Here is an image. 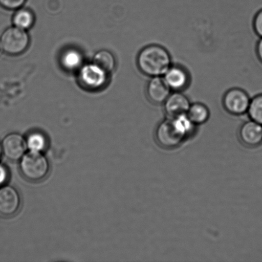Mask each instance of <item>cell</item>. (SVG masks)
Masks as SVG:
<instances>
[{"label": "cell", "mask_w": 262, "mask_h": 262, "mask_svg": "<svg viewBox=\"0 0 262 262\" xmlns=\"http://www.w3.org/2000/svg\"><path fill=\"white\" fill-rule=\"evenodd\" d=\"M139 70L144 75L163 77L173 63L170 53L161 45L152 43L141 49L136 59Z\"/></svg>", "instance_id": "obj_1"}, {"label": "cell", "mask_w": 262, "mask_h": 262, "mask_svg": "<svg viewBox=\"0 0 262 262\" xmlns=\"http://www.w3.org/2000/svg\"><path fill=\"white\" fill-rule=\"evenodd\" d=\"M20 169L23 176L28 181L38 182L47 177L50 171V164L42 154L30 151L21 158Z\"/></svg>", "instance_id": "obj_2"}, {"label": "cell", "mask_w": 262, "mask_h": 262, "mask_svg": "<svg viewBox=\"0 0 262 262\" xmlns=\"http://www.w3.org/2000/svg\"><path fill=\"white\" fill-rule=\"evenodd\" d=\"M29 45L30 37L27 31L15 26L5 30L0 37L2 50L8 55H21Z\"/></svg>", "instance_id": "obj_3"}, {"label": "cell", "mask_w": 262, "mask_h": 262, "mask_svg": "<svg viewBox=\"0 0 262 262\" xmlns=\"http://www.w3.org/2000/svg\"><path fill=\"white\" fill-rule=\"evenodd\" d=\"M108 75V73L93 62L85 64L79 69L78 83L86 91H99L106 86Z\"/></svg>", "instance_id": "obj_4"}, {"label": "cell", "mask_w": 262, "mask_h": 262, "mask_svg": "<svg viewBox=\"0 0 262 262\" xmlns=\"http://www.w3.org/2000/svg\"><path fill=\"white\" fill-rule=\"evenodd\" d=\"M155 138L159 145L166 149L177 147L187 138L174 120L169 118L159 123L156 129Z\"/></svg>", "instance_id": "obj_5"}, {"label": "cell", "mask_w": 262, "mask_h": 262, "mask_svg": "<svg viewBox=\"0 0 262 262\" xmlns=\"http://www.w3.org/2000/svg\"><path fill=\"white\" fill-rule=\"evenodd\" d=\"M251 98L243 89L232 88L228 90L223 97V106L228 114L234 116L247 114Z\"/></svg>", "instance_id": "obj_6"}, {"label": "cell", "mask_w": 262, "mask_h": 262, "mask_svg": "<svg viewBox=\"0 0 262 262\" xmlns=\"http://www.w3.org/2000/svg\"><path fill=\"white\" fill-rule=\"evenodd\" d=\"M163 78L171 92L186 91L191 81L189 71L180 64H172Z\"/></svg>", "instance_id": "obj_7"}, {"label": "cell", "mask_w": 262, "mask_h": 262, "mask_svg": "<svg viewBox=\"0 0 262 262\" xmlns=\"http://www.w3.org/2000/svg\"><path fill=\"white\" fill-rule=\"evenodd\" d=\"M4 156L10 161H17L23 158L27 150V142L19 134L10 133L5 136L2 144Z\"/></svg>", "instance_id": "obj_8"}, {"label": "cell", "mask_w": 262, "mask_h": 262, "mask_svg": "<svg viewBox=\"0 0 262 262\" xmlns=\"http://www.w3.org/2000/svg\"><path fill=\"white\" fill-rule=\"evenodd\" d=\"M188 97L183 92H171L163 103L164 111L167 118H172L187 114L191 106Z\"/></svg>", "instance_id": "obj_9"}, {"label": "cell", "mask_w": 262, "mask_h": 262, "mask_svg": "<svg viewBox=\"0 0 262 262\" xmlns=\"http://www.w3.org/2000/svg\"><path fill=\"white\" fill-rule=\"evenodd\" d=\"M171 93V91L163 77L150 78L146 84V97L148 101L154 104H163Z\"/></svg>", "instance_id": "obj_10"}, {"label": "cell", "mask_w": 262, "mask_h": 262, "mask_svg": "<svg viewBox=\"0 0 262 262\" xmlns=\"http://www.w3.org/2000/svg\"><path fill=\"white\" fill-rule=\"evenodd\" d=\"M20 198L17 190L11 186L0 187V214L12 216L19 209Z\"/></svg>", "instance_id": "obj_11"}, {"label": "cell", "mask_w": 262, "mask_h": 262, "mask_svg": "<svg viewBox=\"0 0 262 262\" xmlns=\"http://www.w3.org/2000/svg\"><path fill=\"white\" fill-rule=\"evenodd\" d=\"M238 136L244 145L255 147L262 142V125L253 120H248L241 125Z\"/></svg>", "instance_id": "obj_12"}, {"label": "cell", "mask_w": 262, "mask_h": 262, "mask_svg": "<svg viewBox=\"0 0 262 262\" xmlns=\"http://www.w3.org/2000/svg\"><path fill=\"white\" fill-rule=\"evenodd\" d=\"M60 63L63 69L67 71H79L83 65V55L75 49H69L61 55Z\"/></svg>", "instance_id": "obj_13"}, {"label": "cell", "mask_w": 262, "mask_h": 262, "mask_svg": "<svg viewBox=\"0 0 262 262\" xmlns=\"http://www.w3.org/2000/svg\"><path fill=\"white\" fill-rule=\"evenodd\" d=\"M187 115L195 125L205 124L209 120L210 113L209 107L201 102L191 103Z\"/></svg>", "instance_id": "obj_14"}, {"label": "cell", "mask_w": 262, "mask_h": 262, "mask_svg": "<svg viewBox=\"0 0 262 262\" xmlns=\"http://www.w3.org/2000/svg\"><path fill=\"white\" fill-rule=\"evenodd\" d=\"M35 20V15L32 10L22 7L16 10L12 18L15 27L26 31L33 27Z\"/></svg>", "instance_id": "obj_15"}, {"label": "cell", "mask_w": 262, "mask_h": 262, "mask_svg": "<svg viewBox=\"0 0 262 262\" xmlns=\"http://www.w3.org/2000/svg\"><path fill=\"white\" fill-rule=\"evenodd\" d=\"M93 63L108 74L114 71L116 67L115 56L110 51L105 50L97 51L94 55Z\"/></svg>", "instance_id": "obj_16"}, {"label": "cell", "mask_w": 262, "mask_h": 262, "mask_svg": "<svg viewBox=\"0 0 262 262\" xmlns=\"http://www.w3.org/2000/svg\"><path fill=\"white\" fill-rule=\"evenodd\" d=\"M26 142H27V147L30 151H37V152H41L45 150L48 145L46 136L39 131L31 133L28 136Z\"/></svg>", "instance_id": "obj_17"}, {"label": "cell", "mask_w": 262, "mask_h": 262, "mask_svg": "<svg viewBox=\"0 0 262 262\" xmlns=\"http://www.w3.org/2000/svg\"><path fill=\"white\" fill-rule=\"evenodd\" d=\"M247 114L250 120L262 125V94L251 99Z\"/></svg>", "instance_id": "obj_18"}, {"label": "cell", "mask_w": 262, "mask_h": 262, "mask_svg": "<svg viewBox=\"0 0 262 262\" xmlns=\"http://www.w3.org/2000/svg\"><path fill=\"white\" fill-rule=\"evenodd\" d=\"M27 0H0V6L10 10H16L21 8Z\"/></svg>", "instance_id": "obj_19"}, {"label": "cell", "mask_w": 262, "mask_h": 262, "mask_svg": "<svg viewBox=\"0 0 262 262\" xmlns=\"http://www.w3.org/2000/svg\"><path fill=\"white\" fill-rule=\"evenodd\" d=\"M253 30L259 37L262 38V9L256 13L253 18Z\"/></svg>", "instance_id": "obj_20"}, {"label": "cell", "mask_w": 262, "mask_h": 262, "mask_svg": "<svg viewBox=\"0 0 262 262\" xmlns=\"http://www.w3.org/2000/svg\"><path fill=\"white\" fill-rule=\"evenodd\" d=\"M9 178V172L6 166L0 164V187L5 186Z\"/></svg>", "instance_id": "obj_21"}, {"label": "cell", "mask_w": 262, "mask_h": 262, "mask_svg": "<svg viewBox=\"0 0 262 262\" xmlns=\"http://www.w3.org/2000/svg\"><path fill=\"white\" fill-rule=\"evenodd\" d=\"M256 56L258 58V60L260 61L262 63V38L258 40L256 46Z\"/></svg>", "instance_id": "obj_22"}, {"label": "cell", "mask_w": 262, "mask_h": 262, "mask_svg": "<svg viewBox=\"0 0 262 262\" xmlns=\"http://www.w3.org/2000/svg\"><path fill=\"white\" fill-rule=\"evenodd\" d=\"M2 152V147L1 144H0V158H1Z\"/></svg>", "instance_id": "obj_23"}, {"label": "cell", "mask_w": 262, "mask_h": 262, "mask_svg": "<svg viewBox=\"0 0 262 262\" xmlns=\"http://www.w3.org/2000/svg\"><path fill=\"white\" fill-rule=\"evenodd\" d=\"M1 50H2L1 46H0V51H1Z\"/></svg>", "instance_id": "obj_24"}]
</instances>
